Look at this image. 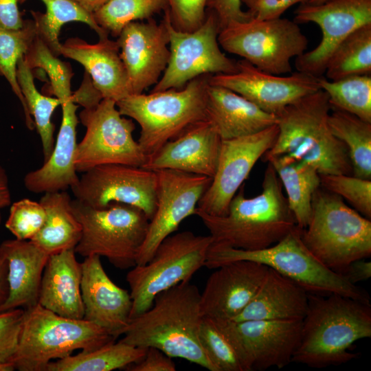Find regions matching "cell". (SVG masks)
<instances>
[{"mask_svg":"<svg viewBox=\"0 0 371 371\" xmlns=\"http://www.w3.org/2000/svg\"><path fill=\"white\" fill-rule=\"evenodd\" d=\"M200 300L201 293L190 280L179 283L160 293L148 310L130 319L120 341L135 347H154L172 358L218 371L201 342Z\"/></svg>","mask_w":371,"mask_h":371,"instance_id":"obj_1","label":"cell"},{"mask_svg":"<svg viewBox=\"0 0 371 371\" xmlns=\"http://www.w3.org/2000/svg\"><path fill=\"white\" fill-rule=\"evenodd\" d=\"M282 188L276 170L268 163L259 194L245 197L243 184L226 215L210 216L196 209L194 214L208 229L213 245L244 250L265 249L297 227Z\"/></svg>","mask_w":371,"mask_h":371,"instance_id":"obj_2","label":"cell"},{"mask_svg":"<svg viewBox=\"0 0 371 371\" xmlns=\"http://www.w3.org/2000/svg\"><path fill=\"white\" fill-rule=\"evenodd\" d=\"M299 345L292 362L313 368L347 363L356 341L371 337V306L342 295L308 293Z\"/></svg>","mask_w":371,"mask_h":371,"instance_id":"obj_3","label":"cell"},{"mask_svg":"<svg viewBox=\"0 0 371 371\" xmlns=\"http://www.w3.org/2000/svg\"><path fill=\"white\" fill-rule=\"evenodd\" d=\"M331 109L322 89L286 106L276 115L278 135L265 154L291 156L312 165L319 175H352L348 149L328 124Z\"/></svg>","mask_w":371,"mask_h":371,"instance_id":"obj_4","label":"cell"},{"mask_svg":"<svg viewBox=\"0 0 371 371\" xmlns=\"http://www.w3.org/2000/svg\"><path fill=\"white\" fill-rule=\"evenodd\" d=\"M237 260L265 265L295 282L311 294L336 293L370 304L365 290L326 267L309 251L302 240L297 226L276 244L262 249L244 250L212 244L205 267L214 269Z\"/></svg>","mask_w":371,"mask_h":371,"instance_id":"obj_5","label":"cell"},{"mask_svg":"<svg viewBox=\"0 0 371 371\" xmlns=\"http://www.w3.org/2000/svg\"><path fill=\"white\" fill-rule=\"evenodd\" d=\"M311 207L309 223L300 229V236L322 265L342 275L350 262L370 257V219L321 186L313 194Z\"/></svg>","mask_w":371,"mask_h":371,"instance_id":"obj_6","label":"cell"},{"mask_svg":"<svg viewBox=\"0 0 371 371\" xmlns=\"http://www.w3.org/2000/svg\"><path fill=\"white\" fill-rule=\"evenodd\" d=\"M210 76H199L180 89L132 94L116 102L121 115L140 126L137 142L147 157L190 126L206 120Z\"/></svg>","mask_w":371,"mask_h":371,"instance_id":"obj_7","label":"cell"},{"mask_svg":"<svg viewBox=\"0 0 371 371\" xmlns=\"http://www.w3.org/2000/svg\"><path fill=\"white\" fill-rule=\"evenodd\" d=\"M115 339L89 321L63 317L36 304L24 309L12 363L20 371H46L52 360L63 359L77 350H93Z\"/></svg>","mask_w":371,"mask_h":371,"instance_id":"obj_8","label":"cell"},{"mask_svg":"<svg viewBox=\"0 0 371 371\" xmlns=\"http://www.w3.org/2000/svg\"><path fill=\"white\" fill-rule=\"evenodd\" d=\"M71 206L82 227L76 254L105 257L120 269L136 265L149 223L143 211L123 203L94 208L76 199L71 200Z\"/></svg>","mask_w":371,"mask_h":371,"instance_id":"obj_9","label":"cell"},{"mask_svg":"<svg viewBox=\"0 0 371 371\" xmlns=\"http://www.w3.org/2000/svg\"><path fill=\"white\" fill-rule=\"evenodd\" d=\"M212 243L210 235L173 233L161 242L147 263L132 267L126 278L132 300L130 319L148 310L160 293L190 281L205 266Z\"/></svg>","mask_w":371,"mask_h":371,"instance_id":"obj_10","label":"cell"},{"mask_svg":"<svg viewBox=\"0 0 371 371\" xmlns=\"http://www.w3.org/2000/svg\"><path fill=\"white\" fill-rule=\"evenodd\" d=\"M218 41L226 52L276 75L291 73V59L305 52L308 44L298 24L284 18L232 23L219 31Z\"/></svg>","mask_w":371,"mask_h":371,"instance_id":"obj_11","label":"cell"},{"mask_svg":"<svg viewBox=\"0 0 371 371\" xmlns=\"http://www.w3.org/2000/svg\"><path fill=\"white\" fill-rule=\"evenodd\" d=\"M79 119L86 131L77 146V172L104 164L142 167L146 163L147 156L133 138V120L121 115L114 100L103 98L94 106L83 108Z\"/></svg>","mask_w":371,"mask_h":371,"instance_id":"obj_12","label":"cell"},{"mask_svg":"<svg viewBox=\"0 0 371 371\" xmlns=\"http://www.w3.org/2000/svg\"><path fill=\"white\" fill-rule=\"evenodd\" d=\"M163 20L169 36L170 57L152 91L180 89L201 76L232 74L237 71V61L228 58L219 47L220 26L213 12L207 10L203 24L192 32L175 29L167 9Z\"/></svg>","mask_w":371,"mask_h":371,"instance_id":"obj_13","label":"cell"},{"mask_svg":"<svg viewBox=\"0 0 371 371\" xmlns=\"http://www.w3.org/2000/svg\"><path fill=\"white\" fill-rule=\"evenodd\" d=\"M75 199L94 208L123 203L139 208L150 220L156 210L157 174L124 164L95 166L71 188Z\"/></svg>","mask_w":371,"mask_h":371,"instance_id":"obj_14","label":"cell"},{"mask_svg":"<svg viewBox=\"0 0 371 371\" xmlns=\"http://www.w3.org/2000/svg\"><path fill=\"white\" fill-rule=\"evenodd\" d=\"M213 319L235 346L247 371L282 368L292 362L302 320Z\"/></svg>","mask_w":371,"mask_h":371,"instance_id":"obj_15","label":"cell"},{"mask_svg":"<svg viewBox=\"0 0 371 371\" xmlns=\"http://www.w3.org/2000/svg\"><path fill=\"white\" fill-rule=\"evenodd\" d=\"M157 174L156 210L149 220L136 265H144L153 257L161 242L176 232L181 222L195 214L198 203L212 178L164 169Z\"/></svg>","mask_w":371,"mask_h":371,"instance_id":"obj_16","label":"cell"},{"mask_svg":"<svg viewBox=\"0 0 371 371\" xmlns=\"http://www.w3.org/2000/svg\"><path fill=\"white\" fill-rule=\"evenodd\" d=\"M278 132L274 124L252 135L222 140L215 174L196 210L214 216L226 215L232 199L257 161L273 146Z\"/></svg>","mask_w":371,"mask_h":371,"instance_id":"obj_17","label":"cell"},{"mask_svg":"<svg viewBox=\"0 0 371 371\" xmlns=\"http://www.w3.org/2000/svg\"><path fill=\"white\" fill-rule=\"evenodd\" d=\"M295 23H315L322 37L313 49L296 57L298 71L322 76L338 45L357 28L371 23V0H326L322 3H301L295 11Z\"/></svg>","mask_w":371,"mask_h":371,"instance_id":"obj_18","label":"cell"},{"mask_svg":"<svg viewBox=\"0 0 371 371\" xmlns=\"http://www.w3.org/2000/svg\"><path fill=\"white\" fill-rule=\"evenodd\" d=\"M318 78L298 71L288 76L272 74L242 59L237 61L236 72L210 75L209 82L226 87L276 115L288 105L321 89Z\"/></svg>","mask_w":371,"mask_h":371,"instance_id":"obj_19","label":"cell"},{"mask_svg":"<svg viewBox=\"0 0 371 371\" xmlns=\"http://www.w3.org/2000/svg\"><path fill=\"white\" fill-rule=\"evenodd\" d=\"M124 65L131 95L142 93L155 85L165 71L170 57L166 24L152 18L127 24L116 41Z\"/></svg>","mask_w":371,"mask_h":371,"instance_id":"obj_20","label":"cell"},{"mask_svg":"<svg viewBox=\"0 0 371 371\" xmlns=\"http://www.w3.org/2000/svg\"><path fill=\"white\" fill-rule=\"evenodd\" d=\"M268 269L265 265L250 260L234 261L214 269L201 293L203 317H236L256 293Z\"/></svg>","mask_w":371,"mask_h":371,"instance_id":"obj_21","label":"cell"},{"mask_svg":"<svg viewBox=\"0 0 371 371\" xmlns=\"http://www.w3.org/2000/svg\"><path fill=\"white\" fill-rule=\"evenodd\" d=\"M221 142L211 123L203 120L190 126L165 143L147 157L142 168L153 171L175 170L212 178L216 170Z\"/></svg>","mask_w":371,"mask_h":371,"instance_id":"obj_22","label":"cell"},{"mask_svg":"<svg viewBox=\"0 0 371 371\" xmlns=\"http://www.w3.org/2000/svg\"><path fill=\"white\" fill-rule=\"evenodd\" d=\"M81 266L84 319L104 328L116 339L123 334L130 321V293L112 281L99 256L85 257Z\"/></svg>","mask_w":371,"mask_h":371,"instance_id":"obj_23","label":"cell"},{"mask_svg":"<svg viewBox=\"0 0 371 371\" xmlns=\"http://www.w3.org/2000/svg\"><path fill=\"white\" fill-rule=\"evenodd\" d=\"M71 95L69 91H63L58 95L62 108L60 126L49 158L41 168L24 177V186L30 192L44 194L67 190L79 180L74 164L78 146V106L73 102Z\"/></svg>","mask_w":371,"mask_h":371,"instance_id":"obj_24","label":"cell"},{"mask_svg":"<svg viewBox=\"0 0 371 371\" xmlns=\"http://www.w3.org/2000/svg\"><path fill=\"white\" fill-rule=\"evenodd\" d=\"M60 54L81 64L103 98L115 102L131 95L124 65L117 41L109 37L90 44L78 38L60 44Z\"/></svg>","mask_w":371,"mask_h":371,"instance_id":"obj_25","label":"cell"},{"mask_svg":"<svg viewBox=\"0 0 371 371\" xmlns=\"http://www.w3.org/2000/svg\"><path fill=\"white\" fill-rule=\"evenodd\" d=\"M206 120L222 140L258 133L278 124V117L260 109L238 93L208 83L206 89Z\"/></svg>","mask_w":371,"mask_h":371,"instance_id":"obj_26","label":"cell"},{"mask_svg":"<svg viewBox=\"0 0 371 371\" xmlns=\"http://www.w3.org/2000/svg\"><path fill=\"white\" fill-rule=\"evenodd\" d=\"M8 262L9 294L0 313L38 304L46 252L30 240H6L0 245Z\"/></svg>","mask_w":371,"mask_h":371,"instance_id":"obj_27","label":"cell"},{"mask_svg":"<svg viewBox=\"0 0 371 371\" xmlns=\"http://www.w3.org/2000/svg\"><path fill=\"white\" fill-rule=\"evenodd\" d=\"M82 266L74 249L49 255L45 267L38 304L63 317L84 319Z\"/></svg>","mask_w":371,"mask_h":371,"instance_id":"obj_28","label":"cell"},{"mask_svg":"<svg viewBox=\"0 0 371 371\" xmlns=\"http://www.w3.org/2000/svg\"><path fill=\"white\" fill-rule=\"evenodd\" d=\"M308 295L295 282L269 267L252 300L230 320H302L307 311Z\"/></svg>","mask_w":371,"mask_h":371,"instance_id":"obj_29","label":"cell"},{"mask_svg":"<svg viewBox=\"0 0 371 371\" xmlns=\"http://www.w3.org/2000/svg\"><path fill=\"white\" fill-rule=\"evenodd\" d=\"M67 190L44 193L39 202L45 211V222L30 240L49 255L75 249L82 227L71 206Z\"/></svg>","mask_w":371,"mask_h":371,"instance_id":"obj_30","label":"cell"},{"mask_svg":"<svg viewBox=\"0 0 371 371\" xmlns=\"http://www.w3.org/2000/svg\"><path fill=\"white\" fill-rule=\"evenodd\" d=\"M262 157L271 164L284 188L297 227L305 228L311 216L313 194L321 186L318 171L312 165L287 155L265 154Z\"/></svg>","mask_w":371,"mask_h":371,"instance_id":"obj_31","label":"cell"},{"mask_svg":"<svg viewBox=\"0 0 371 371\" xmlns=\"http://www.w3.org/2000/svg\"><path fill=\"white\" fill-rule=\"evenodd\" d=\"M147 348L112 341L90 351L51 361L46 371H111L126 368L141 360Z\"/></svg>","mask_w":371,"mask_h":371,"instance_id":"obj_32","label":"cell"},{"mask_svg":"<svg viewBox=\"0 0 371 371\" xmlns=\"http://www.w3.org/2000/svg\"><path fill=\"white\" fill-rule=\"evenodd\" d=\"M26 0H22V3ZM46 12L31 11L37 35L56 56H60L59 34L62 27L69 22H81L94 30L99 38L108 37L109 33L95 21L89 12L72 0H41Z\"/></svg>","mask_w":371,"mask_h":371,"instance_id":"obj_33","label":"cell"},{"mask_svg":"<svg viewBox=\"0 0 371 371\" xmlns=\"http://www.w3.org/2000/svg\"><path fill=\"white\" fill-rule=\"evenodd\" d=\"M328 124L333 134L346 146L352 175L371 180V122L350 113H330Z\"/></svg>","mask_w":371,"mask_h":371,"instance_id":"obj_34","label":"cell"},{"mask_svg":"<svg viewBox=\"0 0 371 371\" xmlns=\"http://www.w3.org/2000/svg\"><path fill=\"white\" fill-rule=\"evenodd\" d=\"M17 79L27 111L39 134L45 161L54 148L55 125L52 117L56 109L60 106V101L56 97L43 95L37 90L32 69L26 64L23 57L17 65Z\"/></svg>","mask_w":371,"mask_h":371,"instance_id":"obj_35","label":"cell"},{"mask_svg":"<svg viewBox=\"0 0 371 371\" xmlns=\"http://www.w3.org/2000/svg\"><path fill=\"white\" fill-rule=\"evenodd\" d=\"M324 74L330 80L356 74H371V23L344 38L330 55Z\"/></svg>","mask_w":371,"mask_h":371,"instance_id":"obj_36","label":"cell"},{"mask_svg":"<svg viewBox=\"0 0 371 371\" xmlns=\"http://www.w3.org/2000/svg\"><path fill=\"white\" fill-rule=\"evenodd\" d=\"M36 36L37 31L33 19L25 20L23 27L19 29L0 27V76L5 78L19 100L23 109L25 124L30 131L35 128V125L18 82L17 65Z\"/></svg>","mask_w":371,"mask_h":371,"instance_id":"obj_37","label":"cell"},{"mask_svg":"<svg viewBox=\"0 0 371 371\" xmlns=\"http://www.w3.org/2000/svg\"><path fill=\"white\" fill-rule=\"evenodd\" d=\"M318 82L328 96L331 109L371 122V74L351 75L336 80L322 76Z\"/></svg>","mask_w":371,"mask_h":371,"instance_id":"obj_38","label":"cell"},{"mask_svg":"<svg viewBox=\"0 0 371 371\" xmlns=\"http://www.w3.org/2000/svg\"><path fill=\"white\" fill-rule=\"evenodd\" d=\"M168 9V0H108L93 14L97 23L117 37L129 23L150 19Z\"/></svg>","mask_w":371,"mask_h":371,"instance_id":"obj_39","label":"cell"},{"mask_svg":"<svg viewBox=\"0 0 371 371\" xmlns=\"http://www.w3.org/2000/svg\"><path fill=\"white\" fill-rule=\"evenodd\" d=\"M199 336L203 347L218 371H247L235 346L212 318L203 317Z\"/></svg>","mask_w":371,"mask_h":371,"instance_id":"obj_40","label":"cell"},{"mask_svg":"<svg viewBox=\"0 0 371 371\" xmlns=\"http://www.w3.org/2000/svg\"><path fill=\"white\" fill-rule=\"evenodd\" d=\"M321 187L346 199L359 213L371 219V180L352 175H319Z\"/></svg>","mask_w":371,"mask_h":371,"instance_id":"obj_41","label":"cell"},{"mask_svg":"<svg viewBox=\"0 0 371 371\" xmlns=\"http://www.w3.org/2000/svg\"><path fill=\"white\" fill-rule=\"evenodd\" d=\"M45 220V211L40 202L23 199L12 204L5 227L19 240H31Z\"/></svg>","mask_w":371,"mask_h":371,"instance_id":"obj_42","label":"cell"},{"mask_svg":"<svg viewBox=\"0 0 371 371\" xmlns=\"http://www.w3.org/2000/svg\"><path fill=\"white\" fill-rule=\"evenodd\" d=\"M207 0H168V12L173 27L192 32L199 27L207 14Z\"/></svg>","mask_w":371,"mask_h":371,"instance_id":"obj_43","label":"cell"},{"mask_svg":"<svg viewBox=\"0 0 371 371\" xmlns=\"http://www.w3.org/2000/svg\"><path fill=\"white\" fill-rule=\"evenodd\" d=\"M23 314V308L0 313V363L12 362L18 346Z\"/></svg>","mask_w":371,"mask_h":371,"instance_id":"obj_44","label":"cell"},{"mask_svg":"<svg viewBox=\"0 0 371 371\" xmlns=\"http://www.w3.org/2000/svg\"><path fill=\"white\" fill-rule=\"evenodd\" d=\"M308 0H241L252 19L269 20L280 18L291 6Z\"/></svg>","mask_w":371,"mask_h":371,"instance_id":"obj_45","label":"cell"},{"mask_svg":"<svg viewBox=\"0 0 371 371\" xmlns=\"http://www.w3.org/2000/svg\"><path fill=\"white\" fill-rule=\"evenodd\" d=\"M241 5V0H207V10L216 14L221 30L232 23L251 19L248 12L242 9Z\"/></svg>","mask_w":371,"mask_h":371,"instance_id":"obj_46","label":"cell"},{"mask_svg":"<svg viewBox=\"0 0 371 371\" xmlns=\"http://www.w3.org/2000/svg\"><path fill=\"white\" fill-rule=\"evenodd\" d=\"M125 370L128 371H175L176 365L172 357L156 348L148 347L141 360L128 366Z\"/></svg>","mask_w":371,"mask_h":371,"instance_id":"obj_47","label":"cell"},{"mask_svg":"<svg viewBox=\"0 0 371 371\" xmlns=\"http://www.w3.org/2000/svg\"><path fill=\"white\" fill-rule=\"evenodd\" d=\"M22 0H0V27L16 30L23 27L24 21L19 9Z\"/></svg>","mask_w":371,"mask_h":371,"instance_id":"obj_48","label":"cell"},{"mask_svg":"<svg viewBox=\"0 0 371 371\" xmlns=\"http://www.w3.org/2000/svg\"><path fill=\"white\" fill-rule=\"evenodd\" d=\"M75 104L83 108H89L97 105L102 99L100 93L94 87L91 77L85 72L81 86L71 95Z\"/></svg>","mask_w":371,"mask_h":371,"instance_id":"obj_49","label":"cell"},{"mask_svg":"<svg viewBox=\"0 0 371 371\" xmlns=\"http://www.w3.org/2000/svg\"><path fill=\"white\" fill-rule=\"evenodd\" d=\"M351 284L368 280L371 277V262L359 259L350 262L342 274Z\"/></svg>","mask_w":371,"mask_h":371,"instance_id":"obj_50","label":"cell"},{"mask_svg":"<svg viewBox=\"0 0 371 371\" xmlns=\"http://www.w3.org/2000/svg\"><path fill=\"white\" fill-rule=\"evenodd\" d=\"M8 294V262L0 248V306L5 302Z\"/></svg>","mask_w":371,"mask_h":371,"instance_id":"obj_51","label":"cell"},{"mask_svg":"<svg viewBox=\"0 0 371 371\" xmlns=\"http://www.w3.org/2000/svg\"><path fill=\"white\" fill-rule=\"evenodd\" d=\"M11 204L9 179L5 168L0 164V209Z\"/></svg>","mask_w":371,"mask_h":371,"instance_id":"obj_52","label":"cell"},{"mask_svg":"<svg viewBox=\"0 0 371 371\" xmlns=\"http://www.w3.org/2000/svg\"><path fill=\"white\" fill-rule=\"evenodd\" d=\"M89 12L93 13L108 0H72Z\"/></svg>","mask_w":371,"mask_h":371,"instance_id":"obj_53","label":"cell"},{"mask_svg":"<svg viewBox=\"0 0 371 371\" xmlns=\"http://www.w3.org/2000/svg\"><path fill=\"white\" fill-rule=\"evenodd\" d=\"M14 370V366L12 363H0V371H13Z\"/></svg>","mask_w":371,"mask_h":371,"instance_id":"obj_54","label":"cell"},{"mask_svg":"<svg viewBox=\"0 0 371 371\" xmlns=\"http://www.w3.org/2000/svg\"><path fill=\"white\" fill-rule=\"evenodd\" d=\"M326 1V0H308V1L306 3L310 4V5H317V4L322 3L323 2Z\"/></svg>","mask_w":371,"mask_h":371,"instance_id":"obj_55","label":"cell"},{"mask_svg":"<svg viewBox=\"0 0 371 371\" xmlns=\"http://www.w3.org/2000/svg\"><path fill=\"white\" fill-rule=\"evenodd\" d=\"M1 212H0V225H1Z\"/></svg>","mask_w":371,"mask_h":371,"instance_id":"obj_56","label":"cell"}]
</instances>
